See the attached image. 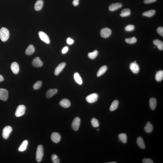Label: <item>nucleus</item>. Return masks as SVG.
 <instances>
[{"label":"nucleus","mask_w":163,"mask_h":163,"mask_svg":"<svg viewBox=\"0 0 163 163\" xmlns=\"http://www.w3.org/2000/svg\"><path fill=\"white\" fill-rule=\"evenodd\" d=\"M39 37L41 40L44 41V42L47 44H49L50 41L49 37L47 34L43 31H40L39 32Z\"/></svg>","instance_id":"obj_9"},{"label":"nucleus","mask_w":163,"mask_h":163,"mask_svg":"<svg viewBox=\"0 0 163 163\" xmlns=\"http://www.w3.org/2000/svg\"><path fill=\"white\" fill-rule=\"evenodd\" d=\"M137 143L140 148L144 149L145 148V146L143 138L141 137H139L137 138Z\"/></svg>","instance_id":"obj_24"},{"label":"nucleus","mask_w":163,"mask_h":163,"mask_svg":"<svg viewBox=\"0 0 163 163\" xmlns=\"http://www.w3.org/2000/svg\"><path fill=\"white\" fill-rule=\"evenodd\" d=\"M153 129V126L149 121L147 123L146 125L144 128V129L145 132L147 133H151L152 132Z\"/></svg>","instance_id":"obj_23"},{"label":"nucleus","mask_w":163,"mask_h":163,"mask_svg":"<svg viewBox=\"0 0 163 163\" xmlns=\"http://www.w3.org/2000/svg\"><path fill=\"white\" fill-rule=\"evenodd\" d=\"M43 155V148L42 145H39L37 147L36 153V160L37 162H41L42 161Z\"/></svg>","instance_id":"obj_2"},{"label":"nucleus","mask_w":163,"mask_h":163,"mask_svg":"<svg viewBox=\"0 0 163 163\" xmlns=\"http://www.w3.org/2000/svg\"><path fill=\"white\" fill-rule=\"evenodd\" d=\"M154 45L157 46V48L160 50H163V43L162 41L158 39L154 40L153 41Z\"/></svg>","instance_id":"obj_20"},{"label":"nucleus","mask_w":163,"mask_h":163,"mask_svg":"<svg viewBox=\"0 0 163 163\" xmlns=\"http://www.w3.org/2000/svg\"><path fill=\"white\" fill-rule=\"evenodd\" d=\"M111 33L112 31L110 29L108 28H105L101 30L100 35L102 38H107L111 35Z\"/></svg>","instance_id":"obj_6"},{"label":"nucleus","mask_w":163,"mask_h":163,"mask_svg":"<svg viewBox=\"0 0 163 163\" xmlns=\"http://www.w3.org/2000/svg\"><path fill=\"white\" fill-rule=\"evenodd\" d=\"M67 43L69 45H72L74 43V41L71 38H68L67 39Z\"/></svg>","instance_id":"obj_40"},{"label":"nucleus","mask_w":163,"mask_h":163,"mask_svg":"<svg viewBox=\"0 0 163 163\" xmlns=\"http://www.w3.org/2000/svg\"><path fill=\"white\" fill-rule=\"evenodd\" d=\"M130 69L134 74H137L139 72V67L136 63L134 62L131 63L130 64Z\"/></svg>","instance_id":"obj_12"},{"label":"nucleus","mask_w":163,"mask_h":163,"mask_svg":"<svg viewBox=\"0 0 163 163\" xmlns=\"http://www.w3.org/2000/svg\"><path fill=\"white\" fill-rule=\"evenodd\" d=\"M156 13V11L154 10H150L148 11L143 13L142 15L144 16H145L149 17L153 16L155 15Z\"/></svg>","instance_id":"obj_30"},{"label":"nucleus","mask_w":163,"mask_h":163,"mask_svg":"<svg viewBox=\"0 0 163 163\" xmlns=\"http://www.w3.org/2000/svg\"><path fill=\"white\" fill-rule=\"evenodd\" d=\"M91 123L92 126L94 128H97L99 126V123L96 119L92 118L91 120Z\"/></svg>","instance_id":"obj_33"},{"label":"nucleus","mask_w":163,"mask_h":163,"mask_svg":"<svg viewBox=\"0 0 163 163\" xmlns=\"http://www.w3.org/2000/svg\"><path fill=\"white\" fill-rule=\"evenodd\" d=\"M60 105L64 108H67L70 107L71 103L69 100L67 99H63L60 102Z\"/></svg>","instance_id":"obj_16"},{"label":"nucleus","mask_w":163,"mask_h":163,"mask_svg":"<svg viewBox=\"0 0 163 163\" xmlns=\"http://www.w3.org/2000/svg\"><path fill=\"white\" fill-rule=\"evenodd\" d=\"M131 14V10L129 8H125L122 10L120 14L121 17H125L129 16Z\"/></svg>","instance_id":"obj_28"},{"label":"nucleus","mask_w":163,"mask_h":163,"mask_svg":"<svg viewBox=\"0 0 163 163\" xmlns=\"http://www.w3.org/2000/svg\"><path fill=\"white\" fill-rule=\"evenodd\" d=\"M119 105V102L117 100H115L111 104L110 108V110L113 111L118 108Z\"/></svg>","instance_id":"obj_27"},{"label":"nucleus","mask_w":163,"mask_h":163,"mask_svg":"<svg viewBox=\"0 0 163 163\" xmlns=\"http://www.w3.org/2000/svg\"><path fill=\"white\" fill-rule=\"evenodd\" d=\"M51 159L53 162L54 163H59L60 161L58 156L55 154H53L51 156Z\"/></svg>","instance_id":"obj_35"},{"label":"nucleus","mask_w":163,"mask_h":163,"mask_svg":"<svg viewBox=\"0 0 163 163\" xmlns=\"http://www.w3.org/2000/svg\"><path fill=\"white\" fill-rule=\"evenodd\" d=\"M125 41L127 43L129 44H133L135 43L137 41L136 38L135 37H133L130 38H126Z\"/></svg>","instance_id":"obj_34"},{"label":"nucleus","mask_w":163,"mask_h":163,"mask_svg":"<svg viewBox=\"0 0 163 163\" xmlns=\"http://www.w3.org/2000/svg\"><path fill=\"white\" fill-rule=\"evenodd\" d=\"M11 68L12 72L14 74H17L19 72V65L16 62L12 63L11 65Z\"/></svg>","instance_id":"obj_15"},{"label":"nucleus","mask_w":163,"mask_h":163,"mask_svg":"<svg viewBox=\"0 0 163 163\" xmlns=\"http://www.w3.org/2000/svg\"><path fill=\"white\" fill-rule=\"evenodd\" d=\"M44 2L42 0H38L35 3V9L36 10L38 11L42 9L43 5Z\"/></svg>","instance_id":"obj_17"},{"label":"nucleus","mask_w":163,"mask_h":163,"mask_svg":"<svg viewBox=\"0 0 163 163\" xmlns=\"http://www.w3.org/2000/svg\"><path fill=\"white\" fill-rule=\"evenodd\" d=\"M157 31L159 35L162 37L163 36V27H158L157 29Z\"/></svg>","instance_id":"obj_38"},{"label":"nucleus","mask_w":163,"mask_h":163,"mask_svg":"<svg viewBox=\"0 0 163 163\" xmlns=\"http://www.w3.org/2000/svg\"><path fill=\"white\" fill-rule=\"evenodd\" d=\"M58 90L57 89H51L48 90L47 91L46 96L47 98H51L53 96L55 95L58 92Z\"/></svg>","instance_id":"obj_18"},{"label":"nucleus","mask_w":163,"mask_h":163,"mask_svg":"<svg viewBox=\"0 0 163 163\" xmlns=\"http://www.w3.org/2000/svg\"><path fill=\"white\" fill-rule=\"evenodd\" d=\"M122 5L120 3H113L109 7V9L110 11H113L122 7Z\"/></svg>","instance_id":"obj_14"},{"label":"nucleus","mask_w":163,"mask_h":163,"mask_svg":"<svg viewBox=\"0 0 163 163\" xmlns=\"http://www.w3.org/2000/svg\"><path fill=\"white\" fill-rule=\"evenodd\" d=\"M42 82L40 81H38L34 84L33 85V88L34 89L37 90L41 87L42 85Z\"/></svg>","instance_id":"obj_36"},{"label":"nucleus","mask_w":163,"mask_h":163,"mask_svg":"<svg viewBox=\"0 0 163 163\" xmlns=\"http://www.w3.org/2000/svg\"><path fill=\"white\" fill-rule=\"evenodd\" d=\"M35 51V48L34 46L32 45L28 46L25 51V54L27 55H30L34 53Z\"/></svg>","instance_id":"obj_22"},{"label":"nucleus","mask_w":163,"mask_h":163,"mask_svg":"<svg viewBox=\"0 0 163 163\" xmlns=\"http://www.w3.org/2000/svg\"><path fill=\"white\" fill-rule=\"evenodd\" d=\"M4 80V78L0 74V82L3 81Z\"/></svg>","instance_id":"obj_44"},{"label":"nucleus","mask_w":163,"mask_h":163,"mask_svg":"<svg viewBox=\"0 0 163 163\" xmlns=\"http://www.w3.org/2000/svg\"><path fill=\"white\" fill-rule=\"evenodd\" d=\"M51 139L53 142L58 143L60 141L61 136L58 133L54 132L51 134Z\"/></svg>","instance_id":"obj_10"},{"label":"nucleus","mask_w":163,"mask_h":163,"mask_svg":"<svg viewBox=\"0 0 163 163\" xmlns=\"http://www.w3.org/2000/svg\"><path fill=\"white\" fill-rule=\"evenodd\" d=\"M8 97V92L7 90L4 88H0V99L3 101H6Z\"/></svg>","instance_id":"obj_8"},{"label":"nucleus","mask_w":163,"mask_h":163,"mask_svg":"<svg viewBox=\"0 0 163 163\" xmlns=\"http://www.w3.org/2000/svg\"><path fill=\"white\" fill-rule=\"evenodd\" d=\"M68 47H65L62 50V52L63 54H65L68 52Z\"/></svg>","instance_id":"obj_42"},{"label":"nucleus","mask_w":163,"mask_h":163,"mask_svg":"<svg viewBox=\"0 0 163 163\" xmlns=\"http://www.w3.org/2000/svg\"><path fill=\"white\" fill-rule=\"evenodd\" d=\"M150 106L152 110H155L157 106V100L155 98H151L149 101Z\"/></svg>","instance_id":"obj_19"},{"label":"nucleus","mask_w":163,"mask_h":163,"mask_svg":"<svg viewBox=\"0 0 163 163\" xmlns=\"http://www.w3.org/2000/svg\"><path fill=\"white\" fill-rule=\"evenodd\" d=\"M98 95L96 93H94L90 94L86 97V99L87 101L90 103H92L96 101L98 99Z\"/></svg>","instance_id":"obj_5"},{"label":"nucleus","mask_w":163,"mask_h":163,"mask_svg":"<svg viewBox=\"0 0 163 163\" xmlns=\"http://www.w3.org/2000/svg\"><path fill=\"white\" fill-rule=\"evenodd\" d=\"M28 144V142L27 140H25L24 141L18 148V151L20 152L25 151L26 149Z\"/></svg>","instance_id":"obj_21"},{"label":"nucleus","mask_w":163,"mask_h":163,"mask_svg":"<svg viewBox=\"0 0 163 163\" xmlns=\"http://www.w3.org/2000/svg\"><path fill=\"white\" fill-rule=\"evenodd\" d=\"M144 163H154L153 161L150 159L145 158L142 161Z\"/></svg>","instance_id":"obj_39"},{"label":"nucleus","mask_w":163,"mask_h":163,"mask_svg":"<svg viewBox=\"0 0 163 163\" xmlns=\"http://www.w3.org/2000/svg\"><path fill=\"white\" fill-rule=\"evenodd\" d=\"M98 54V51L97 50H95L93 52L89 53L88 54V58L91 59H95Z\"/></svg>","instance_id":"obj_32"},{"label":"nucleus","mask_w":163,"mask_h":163,"mask_svg":"<svg viewBox=\"0 0 163 163\" xmlns=\"http://www.w3.org/2000/svg\"><path fill=\"white\" fill-rule=\"evenodd\" d=\"M66 65V64L64 62L61 63L59 65H58L55 69V71H54V74L55 75L58 76L59 75L65 68Z\"/></svg>","instance_id":"obj_11"},{"label":"nucleus","mask_w":163,"mask_h":163,"mask_svg":"<svg viewBox=\"0 0 163 163\" xmlns=\"http://www.w3.org/2000/svg\"><path fill=\"white\" fill-rule=\"evenodd\" d=\"M118 138L120 141L124 144H126L127 142V136L126 134L124 133L120 134L118 135Z\"/></svg>","instance_id":"obj_31"},{"label":"nucleus","mask_w":163,"mask_h":163,"mask_svg":"<svg viewBox=\"0 0 163 163\" xmlns=\"http://www.w3.org/2000/svg\"><path fill=\"white\" fill-rule=\"evenodd\" d=\"M74 80L77 83L81 85L82 83V81L81 76L78 73H76L74 75Z\"/></svg>","instance_id":"obj_29"},{"label":"nucleus","mask_w":163,"mask_h":163,"mask_svg":"<svg viewBox=\"0 0 163 163\" xmlns=\"http://www.w3.org/2000/svg\"><path fill=\"white\" fill-rule=\"evenodd\" d=\"M136 62H137L136 61H135V62H134L135 63H136Z\"/></svg>","instance_id":"obj_46"},{"label":"nucleus","mask_w":163,"mask_h":163,"mask_svg":"<svg viewBox=\"0 0 163 163\" xmlns=\"http://www.w3.org/2000/svg\"><path fill=\"white\" fill-rule=\"evenodd\" d=\"M135 29V26L133 25H129L125 27V29L127 31H132Z\"/></svg>","instance_id":"obj_37"},{"label":"nucleus","mask_w":163,"mask_h":163,"mask_svg":"<svg viewBox=\"0 0 163 163\" xmlns=\"http://www.w3.org/2000/svg\"><path fill=\"white\" fill-rule=\"evenodd\" d=\"M157 0H144V2L145 4H149L156 2Z\"/></svg>","instance_id":"obj_41"},{"label":"nucleus","mask_w":163,"mask_h":163,"mask_svg":"<svg viewBox=\"0 0 163 163\" xmlns=\"http://www.w3.org/2000/svg\"><path fill=\"white\" fill-rule=\"evenodd\" d=\"M155 79L157 81H162L163 79V71H160L157 72L155 75Z\"/></svg>","instance_id":"obj_25"},{"label":"nucleus","mask_w":163,"mask_h":163,"mask_svg":"<svg viewBox=\"0 0 163 163\" xmlns=\"http://www.w3.org/2000/svg\"><path fill=\"white\" fill-rule=\"evenodd\" d=\"M80 123H81V119L77 117L74 118L72 124V127L74 131H78L79 128Z\"/></svg>","instance_id":"obj_7"},{"label":"nucleus","mask_w":163,"mask_h":163,"mask_svg":"<svg viewBox=\"0 0 163 163\" xmlns=\"http://www.w3.org/2000/svg\"><path fill=\"white\" fill-rule=\"evenodd\" d=\"M9 36V33L6 28L2 27L0 30V38L3 42L7 40Z\"/></svg>","instance_id":"obj_1"},{"label":"nucleus","mask_w":163,"mask_h":163,"mask_svg":"<svg viewBox=\"0 0 163 163\" xmlns=\"http://www.w3.org/2000/svg\"><path fill=\"white\" fill-rule=\"evenodd\" d=\"M12 130V127L9 126H6L3 128L2 131V136L4 139H8Z\"/></svg>","instance_id":"obj_4"},{"label":"nucleus","mask_w":163,"mask_h":163,"mask_svg":"<svg viewBox=\"0 0 163 163\" xmlns=\"http://www.w3.org/2000/svg\"><path fill=\"white\" fill-rule=\"evenodd\" d=\"M116 163L117 162H110V163Z\"/></svg>","instance_id":"obj_45"},{"label":"nucleus","mask_w":163,"mask_h":163,"mask_svg":"<svg viewBox=\"0 0 163 163\" xmlns=\"http://www.w3.org/2000/svg\"><path fill=\"white\" fill-rule=\"evenodd\" d=\"M106 66L105 65L101 67L98 70L97 73V76L99 77L105 73L107 70Z\"/></svg>","instance_id":"obj_26"},{"label":"nucleus","mask_w":163,"mask_h":163,"mask_svg":"<svg viewBox=\"0 0 163 163\" xmlns=\"http://www.w3.org/2000/svg\"><path fill=\"white\" fill-rule=\"evenodd\" d=\"M79 0H74L73 1V4L74 6H77L79 4Z\"/></svg>","instance_id":"obj_43"},{"label":"nucleus","mask_w":163,"mask_h":163,"mask_svg":"<svg viewBox=\"0 0 163 163\" xmlns=\"http://www.w3.org/2000/svg\"><path fill=\"white\" fill-rule=\"evenodd\" d=\"M26 107L25 105H20L17 108L15 112V115L16 117H20L24 115L25 114Z\"/></svg>","instance_id":"obj_3"},{"label":"nucleus","mask_w":163,"mask_h":163,"mask_svg":"<svg viewBox=\"0 0 163 163\" xmlns=\"http://www.w3.org/2000/svg\"><path fill=\"white\" fill-rule=\"evenodd\" d=\"M97 130H98H98H99V129H97Z\"/></svg>","instance_id":"obj_47"},{"label":"nucleus","mask_w":163,"mask_h":163,"mask_svg":"<svg viewBox=\"0 0 163 163\" xmlns=\"http://www.w3.org/2000/svg\"><path fill=\"white\" fill-rule=\"evenodd\" d=\"M32 64L34 67H41L42 66L43 63L39 57H37L33 61Z\"/></svg>","instance_id":"obj_13"}]
</instances>
